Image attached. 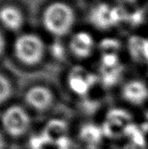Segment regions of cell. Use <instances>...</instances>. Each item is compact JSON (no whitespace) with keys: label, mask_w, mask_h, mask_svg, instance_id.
I'll return each instance as SVG.
<instances>
[{"label":"cell","mask_w":148,"mask_h":149,"mask_svg":"<svg viewBox=\"0 0 148 149\" xmlns=\"http://www.w3.org/2000/svg\"><path fill=\"white\" fill-rule=\"evenodd\" d=\"M44 31L53 38L70 37L75 31L77 12L74 7L64 0H54L45 5L41 14Z\"/></svg>","instance_id":"6da1fadb"},{"label":"cell","mask_w":148,"mask_h":149,"mask_svg":"<svg viewBox=\"0 0 148 149\" xmlns=\"http://www.w3.org/2000/svg\"><path fill=\"white\" fill-rule=\"evenodd\" d=\"M16 58L24 65H40L47 53V45L44 38L37 33L24 32L16 38L13 43Z\"/></svg>","instance_id":"7a4b0ae2"},{"label":"cell","mask_w":148,"mask_h":149,"mask_svg":"<svg viewBox=\"0 0 148 149\" xmlns=\"http://www.w3.org/2000/svg\"><path fill=\"white\" fill-rule=\"evenodd\" d=\"M135 125L133 116L127 109L115 107L106 113L100 126L105 138L120 141L125 140Z\"/></svg>","instance_id":"3957f363"},{"label":"cell","mask_w":148,"mask_h":149,"mask_svg":"<svg viewBox=\"0 0 148 149\" xmlns=\"http://www.w3.org/2000/svg\"><path fill=\"white\" fill-rule=\"evenodd\" d=\"M0 121L4 133L12 138L24 136L31 126L29 113L20 105H11L6 107L2 113Z\"/></svg>","instance_id":"277c9868"},{"label":"cell","mask_w":148,"mask_h":149,"mask_svg":"<svg viewBox=\"0 0 148 149\" xmlns=\"http://www.w3.org/2000/svg\"><path fill=\"white\" fill-rule=\"evenodd\" d=\"M68 49L77 59L85 60L91 58L96 50L94 36L88 31H77L69 37Z\"/></svg>","instance_id":"5b68a950"},{"label":"cell","mask_w":148,"mask_h":149,"mask_svg":"<svg viewBox=\"0 0 148 149\" xmlns=\"http://www.w3.org/2000/svg\"><path fill=\"white\" fill-rule=\"evenodd\" d=\"M24 99L30 108L43 113L52 107L55 102V94L47 86L34 85L26 90Z\"/></svg>","instance_id":"8992f818"},{"label":"cell","mask_w":148,"mask_h":149,"mask_svg":"<svg viewBox=\"0 0 148 149\" xmlns=\"http://www.w3.org/2000/svg\"><path fill=\"white\" fill-rule=\"evenodd\" d=\"M41 133L50 146H55L57 148H67L69 126L65 120L51 119L45 123Z\"/></svg>","instance_id":"52a82bcc"},{"label":"cell","mask_w":148,"mask_h":149,"mask_svg":"<svg viewBox=\"0 0 148 149\" xmlns=\"http://www.w3.org/2000/svg\"><path fill=\"white\" fill-rule=\"evenodd\" d=\"M25 23L24 11L17 5L6 3L0 7V24L10 31H20Z\"/></svg>","instance_id":"ba28073f"},{"label":"cell","mask_w":148,"mask_h":149,"mask_svg":"<svg viewBox=\"0 0 148 149\" xmlns=\"http://www.w3.org/2000/svg\"><path fill=\"white\" fill-rule=\"evenodd\" d=\"M121 94L126 103L131 106L139 107L148 100V86L142 80L132 79L124 84Z\"/></svg>","instance_id":"9c48e42d"},{"label":"cell","mask_w":148,"mask_h":149,"mask_svg":"<svg viewBox=\"0 0 148 149\" xmlns=\"http://www.w3.org/2000/svg\"><path fill=\"white\" fill-rule=\"evenodd\" d=\"M79 139L85 148H99L101 141L105 139L101 126L87 123L79 130Z\"/></svg>","instance_id":"30bf717a"},{"label":"cell","mask_w":148,"mask_h":149,"mask_svg":"<svg viewBox=\"0 0 148 149\" xmlns=\"http://www.w3.org/2000/svg\"><path fill=\"white\" fill-rule=\"evenodd\" d=\"M92 85V77L85 71L75 72L69 77L68 86L70 89L73 93L79 96L86 94L91 90Z\"/></svg>","instance_id":"8fae6325"},{"label":"cell","mask_w":148,"mask_h":149,"mask_svg":"<svg viewBox=\"0 0 148 149\" xmlns=\"http://www.w3.org/2000/svg\"><path fill=\"white\" fill-rule=\"evenodd\" d=\"M122 149H148L147 143L145 138V134L141 130L136 127V125L130 131Z\"/></svg>","instance_id":"7c38bea8"},{"label":"cell","mask_w":148,"mask_h":149,"mask_svg":"<svg viewBox=\"0 0 148 149\" xmlns=\"http://www.w3.org/2000/svg\"><path fill=\"white\" fill-rule=\"evenodd\" d=\"M13 93V87L10 80L0 72V105L7 102Z\"/></svg>","instance_id":"4fadbf2b"},{"label":"cell","mask_w":148,"mask_h":149,"mask_svg":"<svg viewBox=\"0 0 148 149\" xmlns=\"http://www.w3.org/2000/svg\"><path fill=\"white\" fill-rule=\"evenodd\" d=\"M48 146L50 145L44 139L41 131L37 134H33V135H31L29 140L30 149H44Z\"/></svg>","instance_id":"5bb4252c"},{"label":"cell","mask_w":148,"mask_h":149,"mask_svg":"<svg viewBox=\"0 0 148 149\" xmlns=\"http://www.w3.org/2000/svg\"><path fill=\"white\" fill-rule=\"evenodd\" d=\"M5 45H6L5 38H4L3 33L0 31V58H1V56L3 54V52L5 51Z\"/></svg>","instance_id":"9a60e30c"},{"label":"cell","mask_w":148,"mask_h":149,"mask_svg":"<svg viewBox=\"0 0 148 149\" xmlns=\"http://www.w3.org/2000/svg\"><path fill=\"white\" fill-rule=\"evenodd\" d=\"M113 1L120 5H131L135 3L138 0H113Z\"/></svg>","instance_id":"2e32d148"},{"label":"cell","mask_w":148,"mask_h":149,"mask_svg":"<svg viewBox=\"0 0 148 149\" xmlns=\"http://www.w3.org/2000/svg\"><path fill=\"white\" fill-rule=\"evenodd\" d=\"M5 148H6V141H5V139H4L3 134L0 131V149Z\"/></svg>","instance_id":"e0dca14e"},{"label":"cell","mask_w":148,"mask_h":149,"mask_svg":"<svg viewBox=\"0 0 148 149\" xmlns=\"http://www.w3.org/2000/svg\"><path fill=\"white\" fill-rule=\"evenodd\" d=\"M57 149H68L67 148H57Z\"/></svg>","instance_id":"ac0fdd59"},{"label":"cell","mask_w":148,"mask_h":149,"mask_svg":"<svg viewBox=\"0 0 148 149\" xmlns=\"http://www.w3.org/2000/svg\"><path fill=\"white\" fill-rule=\"evenodd\" d=\"M85 149H99V148H85Z\"/></svg>","instance_id":"d6986e66"}]
</instances>
